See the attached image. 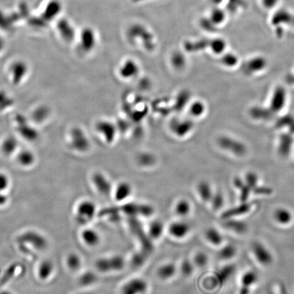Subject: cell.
Listing matches in <instances>:
<instances>
[{"label":"cell","mask_w":294,"mask_h":294,"mask_svg":"<svg viewBox=\"0 0 294 294\" xmlns=\"http://www.w3.org/2000/svg\"><path fill=\"white\" fill-rule=\"evenodd\" d=\"M148 284L140 278H133L126 282L122 288V294H143L146 292Z\"/></svg>","instance_id":"9c48e42d"},{"label":"cell","mask_w":294,"mask_h":294,"mask_svg":"<svg viewBox=\"0 0 294 294\" xmlns=\"http://www.w3.org/2000/svg\"><path fill=\"white\" fill-rule=\"evenodd\" d=\"M48 109L45 108L44 107H40L34 113V118L37 122H41L46 118V116H48Z\"/></svg>","instance_id":"c3c4849f"},{"label":"cell","mask_w":294,"mask_h":294,"mask_svg":"<svg viewBox=\"0 0 294 294\" xmlns=\"http://www.w3.org/2000/svg\"><path fill=\"white\" fill-rule=\"evenodd\" d=\"M267 66V62L263 58H252L243 66V72L245 74L252 75L261 72Z\"/></svg>","instance_id":"5bb4252c"},{"label":"cell","mask_w":294,"mask_h":294,"mask_svg":"<svg viewBox=\"0 0 294 294\" xmlns=\"http://www.w3.org/2000/svg\"><path fill=\"white\" fill-rule=\"evenodd\" d=\"M18 147V142L14 138H8L4 141L2 144V150L6 154H10L14 152Z\"/></svg>","instance_id":"8d00e7d4"},{"label":"cell","mask_w":294,"mask_h":294,"mask_svg":"<svg viewBox=\"0 0 294 294\" xmlns=\"http://www.w3.org/2000/svg\"><path fill=\"white\" fill-rule=\"evenodd\" d=\"M129 218L128 223H129L130 229L138 239L139 242H140L142 252H146V254L152 252V250H154L152 243L150 238V236H148L144 232L140 222L137 220L136 218Z\"/></svg>","instance_id":"6da1fadb"},{"label":"cell","mask_w":294,"mask_h":294,"mask_svg":"<svg viewBox=\"0 0 294 294\" xmlns=\"http://www.w3.org/2000/svg\"></svg>","instance_id":"11a10c76"},{"label":"cell","mask_w":294,"mask_h":294,"mask_svg":"<svg viewBox=\"0 0 294 294\" xmlns=\"http://www.w3.org/2000/svg\"><path fill=\"white\" fill-rule=\"evenodd\" d=\"M237 250L234 245L228 244L220 248L218 252V256L220 259L229 260L232 259L236 255Z\"/></svg>","instance_id":"4dcf8cb0"},{"label":"cell","mask_w":294,"mask_h":294,"mask_svg":"<svg viewBox=\"0 0 294 294\" xmlns=\"http://www.w3.org/2000/svg\"><path fill=\"white\" fill-rule=\"evenodd\" d=\"M252 252L256 259L260 264L269 266L272 263L273 256L272 254L262 243L254 242L252 246Z\"/></svg>","instance_id":"ba28073f"},{"label":"cell","mask_w":294,"mask_h":294,"mask_svg":"<svg viewBox=\"0 0 294 294\" xmlns=\"http://www.w3.org/2000/svg\"><path fill=\"white\" fill-rule=\"evenodd\" d=\"M18 160L20 164L28 166L34 161V156L29 150H22L18 154Z\"/></svg>","instance_id":"e575fe53"},{"label":"cell","mask_w":294,"mask_h":294,"mask_svg":"<svg viewBox=\"0 0 294 294\" xmlns=\"http://www.w3.org/2000/svg\"><path fill=\"white\" fill-rule=\"evenodd\" d=\"M211 204L214 210H220L223 206L224 203V196L220 192L214 194L210 200Z\"/></svg>","instance_id":"60d3db41"},{"label":"cell","mask_w":294,"mask_h":294,"mask_svg":"<svg viewBox=\"0 0 294 294\" xmlns=\"http://www.w3.org/2000/svg\"><path fill=\"white\" fill-rule=\"evenodd\" d=\"M72 146L78 152H84L88 150V140L82 130L75 128L71 132Z\"/></svg>","instance_id":"4fadbf2b"},{"label":"cell","mask_w":294,"mask_h":294,"mask_svg":"<svg viewBox=\"0 0 294 294\" xmlns=\"http://www.w3.org/2000/svg\"><path fill=\"white\" fill-rule=\"evenodd\" d=\"M164 226L163 223L159 220H156L150 223L148 228L150 236L152 239L160 238L163 234Z\"/></svg>","instance_id":"f1b7e54d"},{"label":"cell","mask_w":294,"mask_h":294,"mask_svg":"<svg viewBox=\"0 0 294 294\" xmlns=\"http://www.w3.org/2000/svg\"><path fill=\"white\" fill-rule=\"evenodd\" d=\"M3 47H4L3 40L1 38H0V52H1L2 50Z\"/></svg>","instance_id":"f5cc1de1"},{"label":"cell","mask_w":294,"mask_h":294,"mask_svg":"<svg viewBox=\"0 0 294 294\" xmlns=\"http://www.w3.org/2000/svg\"><path fill=\"white\" fill-rule=\"evenodd\" d=\"M220 145L224 150L231 152L236 156H244L246 148L242 142L230 137H223L220 139Z\"/></svg>","instance_id":"52a82bcc"},{"label":"cell","mask_w":294,"mask_h":294,"mask_svg":"<svg viewBox=\"0 0 294 294\" xmlns=\"http://www.w3.org/2000/svg\"><path fill=\"white\" fill-rule=\"evenodd\" d=\"M97 38L96 32L92 28H86L82 30L79 36V45L80 50L84 52H91L95 48Z\"/></svg>","instance_id":"8992f818"},{"label":"cell","mask_w":294,"mask_h":294,"mask_svg":"<svg viewBox=\"0 0 294 294\" xmlns=\"http://www.w3.org/2000/svg\"><path fill=\"white\" fill-rule=\"evenodd\" d=\"M245 184H248L250 189L252 190L258 186V176L256 173L248 172L245 176L244 180Z\"/></svg>","instance_id":"7bdbcfd3"},{"label":"cell","mask_w":294,"mask_h":294,"mask_svg":"<svg viewBox=\"0 0 294 294\" xmlns=\"http://www.w3.org/2000/svg\"><path fill=\"white\" fill-rule=\"evenodd\" d=\"M9 186V180L5 174H0V192L4 191Z\"/></svg>","instance_id":"816d5d0a"},{"label":"cell","mask_w":294,"mask_h":294,"mask_svg":"<svg viewBox=\"0 0 294 294\" xmlns=\"http://www.w3.org/2000/svg\"><path fill=\"white\" fill-rule=\"evenodd\" d=\"M250 116L256 120H268L273 114L270 109H265L261 107H255L252 108L250 112Z\"/></svg>","instance_id":"836d02e7"},{"label":"cell","mask_w":294,"mask_h":294,"mask_svg":"<svg viewBox=\"0 0 294 294\" xmlns=\"http://www.w3.org/2000/svg\"><path fill=\"white\" fill-rule=\"evenodd\" d=\"M288 94L286 88L282 86H277L271 96L268 108L274 114L282 112L286 106Z\"/></svg>","instance_id":"277c9868"},{"label":"cell","mask_w":294,"mask_h":294,"mask_svg":"<svg viewBox=\"0 0 294 294\" xmlns=\"http://www.w3.org/2000/svg\"><path fill=\"white\" fill-rule=\"evenodd\" d=\"M56 30L62 38L66 42H72L76 36V32L72 24L66 18H61L56 22Z\"/></svg>","instance_id":"8fae6325"},{"label":"cell","mask_w":294,"mask_h":294,"mask_svg":"<svg viewBox=\"0 0 294 294\" xmlns=\"http://www.w3.org/2000/svg\"><path fill=\"white\" fill-rule=\"evenodd\" d=\"M93 182L96 189L103 196H108L112 192V184L102 174L97 173L93 177Z\"/></svg>","instance_id":"2e32d148"},{"label":"cell","mask_w":294,"mask_h":294,"mask_svg":"<svg viewBox=\"0 0 294 294\" xmlns=\"http://www.w3.org/2000/svg\"><path fill=\"white\" fill-rule=\"evenodd\" d=\"M173 65L175 66L180 68L184 66V59L182 54H175L172 56Z\"/></svg>","instance_id":"f907efd6"},{"label":"cell","mask_w":294,"mask_h":294,"mask_svg":"<svg viewBox=\"0 0 294 294\" xmlns=\"http://www.w3.org/2000/svg\"><path fill=\"white\" fill-rule=\"evenodd\" d=\"M82 241L88 246H96L99 244L100 237L99 234L93 229L84 230L81 234Z\"/></svg>","instance_id":"7402d4cb"},{"label":"cell","mask_w":294,"mask_h":294,"mask_svg":"<svg viewBox=\"0 0 294 294\" xmlns=\"http://www.w3.org/2000/svg\"><path fill=\"white\" fill-rule=\"evenodd\" d=\"M132 192V188L129 184L126 182H120L116 186V193H114L116 200L120 202L126 200L131 195Z\"/></svg>","instance_id":"d4e9b609"},{"label":"cell","mask_w":294,"mask_h":294,"mask_svg":"<svg viewBox=\"0 0 294 294\" xmlns=\"http://www.w3.org/2000/svg\"><path fill=\"white\" fill-rule=\"evenodd\" d=\"M223 226L229 230L239 234L246 232L248 229V224L245 222H242V220H232V218L226 220L223 224Z\"/></svg>","instance_id":"44dd1931"},{"label":"cell","mask_w":294,"mask_h":294,"mask_svg":"<svg viewBox=\"0 0 294 294\" xmlns=\"http://www.w3.org/2000/svg\"><path fill=\"white\" fill-rule=\"evenodd\" d=\"M120 71H122V76L129 78V77H132L134 75L137 74L138 67L134 62L128 61L122 65Z\"/></svg>","instance_id":"1f68e13d"},{"label":"cell","mask_w":294,"mask_h":294,"mask_svg":"<svg viewBox=\"0 0 294 294\" xmlns=\"http://www.w3.org/2000/svg\"><path fill=\"white\" fill-rule=\"evenodd\" d=\"M120 207H109V208H104L100 212V216H109L110 220H116L120 218Z\"/></svg>","instance_id":"d590c367"},{"label":"cell","mask_w":294,"mask_h":294,"mask_svg":"<svg viewBox=\"0 0 294 294\" xmlns=\"http://www.w3.org/2000/svg\"><path fill=\"white\" fill-rule=\"evenodd\" d=\"M18 132L22 136L29 140H34L38 137V134L36 130L30 127L26 120H24V116L18 118Z\"/></svg>","instance_id":"ffe728a7"},{"label":"cell","mask_w":294,"mask_h":294,"mask_svg":"<svg viewBox=\"0 0 294 294\" xmlns=\"http://www.w3.org/2000/svg\"><path fill=\"white\" fill-rule=\"evenodd\" d=\"M292 80L294 81V82H294V74L292 75Z\"/></svg>","instance_id":"db71d44e"},{"label":"cell","mask_w":294,"mask_h":294,"mask_svg":"<svg viewBox=\"0 0 294 294\" xmlns=\"http://www.w3.org/2000/svg\"><path fill=\"white\" fill-rule=\"evenodd\" d=\"M194 264L191 262L190 260H186L182 262L180 270L184 276H190L194 272Z\"/></svg>","instance_id":"ee69618b"},{"label":"cell","mask_w":294,"mask_h":294,"mask_svg":"<svg viewBox=\"0 0 294 294\" xmlns=\"http://www.w3.org/2000/svg\"><path fill=\"white\" fill-rule=\"evenodd\" d=\"M191 227L190 224L182 220L174 222L169 226L170 234L175 238H184L190 233Z\"/></svg>","instance_id":"9a60e30c"},{"label":"cell","mask_w":294,"mask_h":294,"mask_svg":"<svg viewBox=\"0 0 294 294\" xmlns=\"http://www.w3.org/2000/svg\"><path fill=\"white\" fill-rule=\"evenodd\" d=\"M252 204L250 203L242 202L238 206L234 207V208L228 209L222 214V218L224 220H228L235 218V216H243L248 214L252 210Z\"/></svg>","instance_id":"ac0fdd59"},{"label":"cell","mask_w":294,"mask_h":294,"mask_svg":"<svg viewBox=\"0 0 294 294\" xmlns=\"http://www.w3.org/2000/svg\"><path fill=\"white\" fill-rule=\"evenodd\" d=\"M27 70V66L24 62H16L13 64L10 68L13 82L15 84H20V81L26 76Z\"/></svg>","instance_id":"d6986e66"},{"label":"cell","mask_w":294,"mask_h":294,"mask_svg":"<svg viewBox=\"0 0 294 294\" xmlns=\"http://www.w3.org/2000/svg\"><path fill=\"white\" fill-rule=\"evenodd\" d=\"M208 256L204 252H197L194 258V265L197 266L198 267L205 266L208 263Z\"/></svg>","instance_id":"f35d334b"},{"label":"cell","mask_w":294,"mask_h":294,"mask_svg":"<svg viewBox=\"0 0 294 294\" xmlns=\"http://www.w3.org/2000/svg\"><path fill=\"white\" fill-rule=\"evenodd\" d=\"M252 192L259 195H270L272 194V190L268 186H257L252 190Z\"/></svg>","instance_id":"681fc988"},{"label":"cell","mask_w":294,"mask_h":294,"mask_svg":"<svg viewBox=\"0 0 294 294\" xmlns=\"http://www.w3.org/2000/svg\"><path fill=\"white\" fill-rule=\"evenodd\" d=\"M120 212L127 214L130 218L136 216H150L154 214V209L152 205L147 204L130 202L124 204L120 206Z\"/></svg>","instance_id":"7a4b0ae2"},{"label":"cell","mask_w":294,"mask_h":294,"mask_svg":"<svg viewBox=\"0 0 294 294\" xmlns=\"http://www.w3.org/2000/svg\"><path fill=\"white\" fill-rule=\"evenodd\" d=\"M176 272V266L172 263L165 264L160 267L158 270V276L160 280H168L172 278Z\"/></svg>","instance_id":"cb8c5ba5"},{"label":"cell","mask_w":294,"mask_h":294,"mask_svg":"<svg viewBox=\"0 0 294 294\" xmlns=\"http://www.w3.org/2000/svg\"><path fill=\"white\" fill-rule=\"evenodd\" d=\"M147 254L144 252H137L134 254L132 258V264L134 267H140L141 266L144 264L145 261H146Z\"/></svg>","instance_id":"ab89813d"},{"label":"cell","mask_w":294,"mask_h":294,"mask_svg":"<svg viewBox=\"0 0 294 294\" xmlns=\"http://www.w3.org/2000/svg\"><path fill=\"white\" fill-rule=\"evenodd\" d=\"M62 9V5L59 0H50L45 6L40 18L44 24L52 22L59 16Z\"/></svg>","instance_id":"30bf717a"},{"label":"cell","mask_w":294,"mask_h":294,"mask_svg":"<svg viewBox=\"0 0 294 294\" xmlns=\"http://www.w3.org/2000/svg\"><path fill=\"white\" fill-rule=\"evenodd\" d=\"M222 64L228 68L235 67L238 64V60L234 54H226L222 58Z\"/></svg>","instance_id":"b9f144b4"},{"label":"cell","mask_w":294,"mask_h":294,"mask_svg":"<svg viewBox=\"0 0 294 294\" xmlns=\"http://www.w3.org/2000/svg\"><path fill=\"white\" fill-rule=\"evenodd\" d=\"M96 206L92 201L84 200L81 202L76 208V220L78 223L84 224L88 223L95 216Z\"/></svg>","instance_id":"5b68a950"},{"label":"cell","mask_w":294,"mask_h":294,"mask_svg":"<svg viewBox=\"0 0 294 294\" xmlns=\"http://www.w3.org/2000/svg\"><path fill=\"white\" fill-rule=\"evenodd\" d=\"M192 207L189 201L182 199L175 205V212L180 216H186L190 214Z\"/></svg>","instance_id":"d6a6232c"},{"label":"cell","mask_w":294,"mask_h":294,"mask_svg":"<svg viewBox=\"0 0 294 294\" xmlns=\"http://www.w3.org/2000/svg\"><path fill=\"white\" fill-rule=\"evenodd\" d=\"M96 280H97L96 275L93 272H88L81 276L80 282L84 286H91L96 282Z\"/></svg>","instance_id":"f6af8a7d"},{"label":"cell","mask_w":294,"mask_h":294,"mask_svg":"<svg viewBox=\"0 0 294 294\" xmlns=\"http://www.w3.org/2000/svg\"><path fill=\"white\" fill-rule=\"evenodd\" d=\"M234 184L240 191L241 202H246L252 190L240 178H235L234 180Z\"/></svg>","instance_id":"484cf974"},{"label":"cell","mask_w":294,"mask_h":294,"mask_svg":"<svg viewBox=\"0 0 294 294\" xmlns=\"http://www.w3.org/2000/svg\"><path fill=\"white\" fill-rule=\"evenodd\" d=\"M292 144H293V139L291 135H282L280 138V145H278L280 154L282 156H287L292 150Z\"/></svg>","instance_id":"f546056e"},{"label":"cell","mask_w":294,"mask_h":294,"mask_svg":"<svg viewBox=\"0 0 294 294\" xmlns=\"http://www.w3.org/2000/svg\"><path fill=\"white\" fill-rule=\"evenodd\" d=\"M274 218L280 225L286 226L291 223L293 220L292 212L284 208H277L274 212Z\"/></svg>","instance_id":"603a6c76"},{"label":"cell","mask_w":294,"mask_h":294,"mask_svg":"<svg viewBox=\"0 0 294 294\" xmlns=\"http://www.w3.org/2000/svg\"><path fill=\"white\" fill-rule=\"evenodd\" d=\"M205 237L206 240L214 246H218L224 240L222 234L214 228H208L205 232Z\"/></svg>","instance_id":"83f0119b"},{"label":"cell","mask_w":294,"mask_h":294,"mask_svg":"<svg viewBox=\"0 0 294 294\" xmlns=\"http://www.w3.org/2000/svg\"><path fill=\"white\" fill-rule=\"evenodd\" d=\"M205 111V106L202 102L194 103L192 106L191 112L193 116H202Z\"/></svg>","instance_id":"7dc6e473"},{"label":"cell","mask_w":294,"mask_h":294,"mask_svg":"<svg viewBox=\"0 0 294 294\" xmlns=\"http://www.w3.org/2000/svg\"><path fill=\"white\" fill-rule=\"evenodd\" d=\"M211 50L216 54H220L225 50L226 44L222 40H214L210 44Z\"/></svg>","instance_id":"bcb514c9"},{"label":"cell","mask_w":294,"mask_h":294,"mask_svg":"<svg viewBox=\"0 0 294 294\" xmlns=\"http://www.w3.org/2000/svg\"><path fill=\"white\" fill-rule=\"evenodd\" d=\"M236 268L233 265L226 266L218 272L214 273V276L211 278L210 284L216 286H223L224 284L232 276L234 273Z\"/></svg>","instance_id":"7c38bea8"},{"label":"cell","mask_w":294,"mask_h":294,"mask_svg":"<svg viewBox=\"0 0 294 294\" xmlns=\"http://www.w3.org/2000/svg\"><path fill=\"white\" fill-rule=\"evenodd\" d=\"M67 264L72 270H77L81 266L80 258L77 254H70L67 258Z\"/></svg>","instance_id":"74e56055"},{"label":"cell","mask_w":294,"mask_h":294,"mask_svg":"<svg viewBox=\"0 0 294 294\" xmlns=\"http://www.w3.org/2000/svg\"><path fill=\"white\" fill-rule=\"evenodd\" d=\"M126 262L120 256H114L110 258H100L96 263V268L102 272L122 270L125 267Z\"/></svg>","instance_id":"3957f363"},{"label":"cell","mask_w":294,"mask_h":294,"mask_svg":"<svg viewBox=\"0 0 294 294\" xmlns=\"http://www.w3.org/2000/svg\"><path fill=\"white\" fill-rule=\"evenodd\" d=\"M257 273L254 271H248L244 273L241 280V287L238 294H250V288L258 282Z\"/></svg>","instance_id":"e0dca14e"},{"label":"cell","mask_w":294,"mask_h":294,"mask_svg":"<svg viewBox=\"0 0 294 294\" xmlns=\"http://www.w3.org/2000/svg\"><path fill=\"white\" fill-rule=\"evenodd\" d=\"M198 192L200 198L205 202H210L214 193L208 182H200L198 186Z\"/></svg>","instance_id":"4316f807"}]
</instances>
